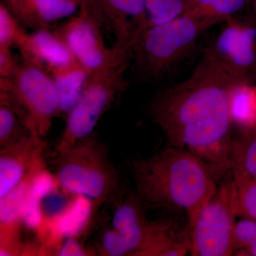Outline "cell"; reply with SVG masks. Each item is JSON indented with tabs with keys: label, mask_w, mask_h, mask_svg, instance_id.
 <instances>
[{
	"label": "cell",
	"mask_w": 256,
	"mask_h": 256,
	"mask_svg": "<svg viewBox=\"0 0 256 256\" xmlns=\"http://www.w3.org/2000/svg\"><path fill=\"white\" fill-rule=\"evenodd\" d=\"M242 82L203 56L186 80L159 92L150 105L169 146L194 154L217 180L232 171L230 95Z\"/></svg>",
	"instance_id": "cell-1"
},
{
	"label": "cell",
	"mask_w": 256,
	"mask_h": 256,
	"mask_svg": "<svg viewBox=\"0 0 256 256\" xmlns=\"http://www.w3.org/2000/svg\"><path fill=\"white\" fill-rule=\"evenodd\" d=\"M132 170L141 201L156 208L184 210L191 229L218 188V180L206 164L175 146L134 162Z\"/></svg>",
	"instance_id": "cell-2"
},
{
	"label": "cell",
	"mask_w": 256,
	"mask_h": 256,
	"mask_svg": "<svg viewBox=\"0 0 256 256\" xmlns=\"http://www.w3.org/2000/svg\"><path fill=\"white\" fill-rule=\"evenodd\" d=\"M56 154V178L67 193L84 197L97 206L118 195V172L106 146L92 136Z\"/></svg>",
	"instance_id": "cell-3"
},
{
	"label": "cell",
	"mask_w": 256,
	"mask_h": 256,
	"mask_svg": "<svg viewBox=\"0 0 256 256\" xmlns=\"http://www.w3.org/2000/svg\"><path fill=\"white\" fill-rule=\"evenodd\" d=\"M210 28L206 23L183 14L143 28L132 48L138 74L149 80L162 78L192 53L202 34Z\"/></svg>",
	"instance_id": "cell-4"
},
{
	"label": "cell",
	"mask_w": 256,
	"mask_h": 256,
	"mask_svg": "<svg viewBox=\"0 0 256 256\" xmlns=\"http://www.w3.org/2000/svg\"><path fill=\"white\" fill-rule=\"evenodd\" d=\"M131 58L132 52H128L114 63L92 74L82 96L69 111L56 154L92 136L101 118L127 87L126 74Z\"/></svg>",
	"instance_id": "cell-5"
},
{
	"label": "cell",
	"mask_w": 256,
	"mask_h": 256,
	"mask_svg": "<svg viewBox=\"0 0 256 256\" xmlns=\"http://www.w3.org/2000/svg\"><path fill=\"white\" fill-rule=\"evenodd\" d=\"M0 97L8 101L32 132L44 138L62 114L55 82L46 69L24 62L12 78H0Z\"/></svg>",
	"instance_id": "cell-6"
},
{
	"label": "cell",
	"mask_w": 256,
	"mask_h": 256,
	"mask_svg": "<svg viewBox=\"0 0 256 256\" xmlns=\"http://www.w3.org/2000/svg\"><path fill=\"white\" fill-rule=\"evenodd\" d=\"M233 176L217 188L192 228V256H232L238 220Z\"/></svg>",
	"instance_id": "cell-7"
},
{
	"label": "cell",
	"mask_w": 256,
	"mask_h": 256,
	"mask_svg": "<svg viewBox=\"0 0 256 256\" xmlns=\"http://www.w3.org/2000/svg\"><path fill=\"white\" fill-rule=\"evenodd\" d=\"M104 22L102 15L94 0L80 5L76 15H73L64 24L54 32L76 60L92 73L105 68L128 52H132L136 35L132 40L112 48L106 45L101 31Z\"/></svg>",
	"instance_id": "cell-8"
},
{
	"label": "cell",
	"mask_w": 256,
	"mask_h": 256,
	"mask_svg": "<svg viewBox=\"0 0 256 256\" xmlns=\"http://www.w3.org/2000/svg\"><path fill=\"white\" fill-rule=\"evenodd\" d=\"M204 55L239 82L256 80V16L239 14L224 22Z\"/></svg>",
	"instance_id": "cell-9"
},
{
	"label": "cell",
	"mask_w": 256,
	"mask_h": 256,
	"mask_svg": "<svg viewBox=\"0 0 256 256\" xmlns=\"http://www.w3.org/2000/svg\"><path fill=\"white\" fill-rule=\"evenodd\" d=\"M44 148L43 138L34 132L0 148V200L41 172Z\"/></svg>",
	"instance_id": "cell-10"
},
{
	"label": "cell",
	"mask_w": 256,
	"mask_h": 256,
	"mask_svg": "<svg viewBox=\"0 0 256 256\" xmlns=\"http://www.w3.org/2000/svg\"><path fill=\"white\" fill-rule=\"evenodd\" d=\"M98 10L114 32L116 44L126 43L142 28L150 26L146 0H94Z\"/></svg>",
	"instance_id": "cell-11"
},
{
	"label": "cell",
	"mask_w": 256,
	"mask_h": 256,
	"mask_svg": "<svg viewBox=\"0 0 256 256\" xmlns=\"http://www.w3.org/2000/svg\"><path fill=\"white\" fill-rule=\"evenodd\" d=\"M192 229L166 220H151L146 242L136 256H184L190 254Z\"/></svg>",
	"instance_id": "cell-12"
},
{
	"label": "cell",
	"mask_w": 256,
	"mask_h": 256,
	"mask_svg": "<svg viewBox=\"0 0 256 256\" xmlns=\"http://www.w3.org/2000/svg\"><path fill=\"white\" fill-rule=\"evenodd\" d=\"M140 197L129 195L119 198L114 206L112 228L127 246L129 256H136L146 242L151 220H146Z\"/></svg>",
	"instance_id": "cell-13"
},
{
	"label": "cell",
	"mask_w": 256,
	"mask_h": 256,
	"mask_svg": "<svg viewBox=\"0 0 256 256\" xmlns=\"http://www.w3.org/2000/svg\"><path fill=\"white\" fill-rule=\"evenodd\" d=\"M18 48L24 62L36 64L46 70L76 60L64 42L48 28L26 34Z\"/></svg>",
	"instance_id": "cell-14"
},
{
	"label": "cell",
	"mask_w": 256,
	"mask_h": 256,
	"mask_svg": "<svg viewBox=\"0 0 256 256\" xmlns=\"http://www.w3.org/2000/svg\"><path fill=\"white\" fill-rule=\"evenodd\" d=\"M4 3L20 23L35 30L48 28L79 9L74 0H9Z\"/></svg>",
	"instance_id": "cell-15"
},
{
	"label": "cell",
	"mask_w": 256,
	"mask_h": 256,
	"mask_svg": "<svg viewBox=\"0 0 256 256\" xmlns=\"http://www.w3.org/2000/svg\"><path fill=\"white\" fill-rule=\"evenodd\" d=\"M36 176L28 178L10 194L0 200V252L3 255H16L22 250V210L30 186Z\"/></svg>",
	"instance_id": "cell-16"
},
{
	"label": "cell",
	"mask_w": 256,
	"mask_h": 256,
	"mask_svg": "<svg viewBox=\"0 0 256 256\" xmlns=\"http://www.w3.org/2000/svg\"><path fill=\"white\" fill-rule=\"evenodd\" d=\"M60 96L62 114H68L82 96L92 72L78 60L47 70Z\"/></svg>",
	"instance_id": "cell-17"
},
{
	"label": "cell",
	"mask_w": 256,
	"mask_h": 256,
	"mask_svg": "<svg viewBox=\"0 0 256 256\" xmlns=\"http://www.w3.org/2000/svg\"><path fill=\"white\" fill-rule=\"evenodd\" d=\"M248 5L249 0H186L184 15L212 28L240 14Z\"/></svg>",
	"instance_id": "cell-18"
},
{
	"label": "cell",
	"mask_w": 256,
	"mask_h": 256,
	"mask_svg": "<svg viewBox=\"0 0 256 256\" xmlns=\"http://www.w3.org/2000/svg\"><path fill=\"white\" fill-rule=\"evenodd\" d=\"M230 173L234 178L256 180V126L234 139Z\"/></svg>",
	"instance_id": "cell-19"
},
{
	"label": "cell",
	"mask_w": 256,
	"mask_h": 256,
	"mask_svg": "<svg viewBox=\"0 0 256 256\" xmlns=\"http://www.w3.org/2000/svg\"><path fill=\"white\" fill-rule=\"evenodd\" d=\"M230 114L233 124L242 131L256 126V89L242 82L234 86L230 95Z\"/></svg>",
	"instance_id": "cell-20"
},
{
	"label": "cell",
	"mask_w": 256,
	"mask_h": 256,
	"mask_svg": "<svg viewBox=\"0 0 256 256\" xmlns=\"http://www.w3.org/2000/svg\"><path fill=\"white\" fill-rule=\"evenodd\" d=\"M30 132L12 106L0 97V148L20 140Z\"/></svg>",
	"instance_id": "cell-21"
},
{
	"label": "cell",
	"mask_w": 256,
	"mask_h": 256,
	"mask_svg": "<svg viewBox=\"0 0 256 256\" xmlns=\"http://www.w3.org/2000/svg\"><path fill=\"white\" fill-rule=\"evenodd\" d=\"M28 32L4 2L0 4V47L12 48L18 47Z\"/></svg>",
	"instance_id": "cell-22"
},
{
	"label": "cell",
	"mask_w": 256,
	"mask_h": 256,
	"mask_svg": "<svg viewBox=\"0 0 256 256\" xmlns=\"http://www.w3.org/2000/svg\"><path fill=\"white\" fill-rule=\"evenodd\" d=\"M232 256H256V220L240 218L237 222Z\"/></svg>",
	"instance_id": "cell-23"
},
{
	"label": "cell",
	"mask_w": 256,
	"mask_h": 256,
	"mask_svg": "<svg viewBox=\"0 0 256 256\" xmlns=\"http://www.w3.org/2000/svg\"><path fill=\"white\" fill-rule=\"evenodd\" d=\"M186 2V0H146L150 24H159L182 16Z\"/></svg>",
	"instance_id": "cell-24"
},
{
	"label": "cell",
	"mask_w": 256,
	"mask_h": 256,
	"mask_svg": "<svg viewBox=\"0 0 256 256\" xmlns=\"http://www.w3.org/2000/svg\"><path fill=\"white\" fill-rule=\"evenodd\" d=\"M233 178L238 217L256 220V180Z\"/></svg>",
	"instance_id": "cell-25"
},
{
	"label": "cell",
	"mask_w": 256,
	"mask_h": 256,
	"mask_svg": "<svg viewBox=\"0 0 256 256\" xmlns=\"http://www.w3.org/2000/svg\"><path fill=\"white\" fill-rule=\"evenodd\" d=\"M97 254L104 256H129L124 240L112 227L106 228L101 234Z\"/></svg>",
	"instance_id": "cell-26"
},
{
	"label": "cell",
	"mask_w": 256,
	"mask_h": 256,
	"mask_svg": "<svg viewBox=\"0 0 256 256\" xmlns=\"http://www.w3.org/2000/svg\"><path fill=\"white\" fill-rule=\"evenodd\" d=\"M55 256H96V252H92L90 249L82 246V244L76 239L72 238H67L56 252L54 254Z\"/></svg>",
	"instance_id": "cell-27"
},
{
	"label": "cell",
	"mask_w": 256,
	"mask_h": 256,
	"mask_svg": "<svg viewBox=\"0 0 256 256\" xmlns=\"http://www.w3.org/2000/svg\"><path fill=\"white\" fill-rule=\"evenodd\" d=\"M20 65L11 48L0 47V78H12Z\"/></svg>",
	"instance_id": "cell-28"
},
{
	"label": "cell",
	"mask_w": 256,
	"mask_h": 256,
	"mask_svg": "<svg viewBox=\"0 0 256 256\" xmlns=\"http://www.w3.org/2000/svg\"><path fill=\"white\" fill-rule=\"evenodd\" d=\"M248 8L250 12L256 16V0H249Z\"/></svg>",
	"instance_id": "cell-29"
},
{
	"label": "cell",
	"mask_w": 256,
	"mask_h": 256,
	"mask_svg": "<svg viewBox=\"0 0 256 256\" xmlns=\"http://www.w3.org/2000/svg\"><path fill=\"white\" fill-rule=\"evenodd\" d=\"M74 1L78 3V6H80V5L86 2L88 0H74Z\"/></svg>",
	"instance_id": "cell-30"
},
{
	"label": "cell",
	"mask_w": 256,
	"mask_h": 256,
	"mask_svg": "<svg viewBox=\"0 0 256 256\" xmlns=\"http://www.w3.org/2000/svg\"><path fill=\"white\" fill-rule=\"evenodd\" d=\"M4 1H5L4 2H6L9 1V0H4Z\"/></svg>",
	"instance_id": "cell-31"
}]
</instances>
